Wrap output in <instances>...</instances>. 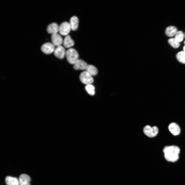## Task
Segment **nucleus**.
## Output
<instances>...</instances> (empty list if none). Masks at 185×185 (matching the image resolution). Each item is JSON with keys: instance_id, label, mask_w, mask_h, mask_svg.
Wrapping results in <instances>:
<instances>
[{"instance_id": "423d86ee", "label": "nucleus", "mask_w": 185, "mask_h": 185, "mask_svg": "<svg viewBox=\"0 0 185 185\" xmlns=\"http://www.w3.org/2000/svg\"><path fill=\"white\" fill-rule=\"evenodd\" d=\"M55 46L52 43L47 42L43 44L41 47V50L44 53L49 54L54 52Z\"/></svg>"}, {"instance_id": "f3484780", "label": "nucleus", "mask_w": 185, "mask_h": 185, "mask_svg": "<svg viewBox=\"0 0 185 185\" xmlns=\"http://www.w3.org/2000/svg\"><path fill=\"white\" fill-rule=\"evenodd\" d=\"M85 70L92 76L96 75L98 72V70L96 67L92 65H88Z\"/></svg>"}, {"instance_id": "39448f33", "label": "nucleus", "mask_w": 185, "mask_h": 185, "mask_svg": "<svg viewBox=\"0 0 185 185\" xmlns=\"http://www.w3.org/2000/svg\"><path fill=\"white\" fill-rule=\"evenodd\" d=\"M71 30L69 23L65 22L62 23L59 26V32L61 35L66 36Z\"/></svg>"}, {"instance_id": "2eb2a0df", "label": "nucleus", "mask_w": 185, "mask_h": 185, "mask_svg": "<svg viewBox=\"0 0 185 185\" xmlns=\"http://www.w3.org/2000/svg\"><path fill=\"white\" fill-rule=\"evenodd\" d=\"M5 181L7 185H19L18 179L16 177L7 176L5 178Z\"/></svg>"}, {"instance_id": "4468645a", "label": "nucleus", "mask_w": 185, "mask_h": 185, "mask_svg": "<svg viewBox=\"0 0 185 185\" xmlns=\"http://www.w3.org/2000/svg\"><path fill=\"white\" fill-rule=\"evenodd\" d=\"M71 29L73 31H75L78 28L79 20L78 18L76 16H72L70 19L69 22Z\"/></svg>"}, {"instance_id": "412c9836", "label": "nucleus", "mask_w": 185, "mask_h": 185, "mask_svg": "<svg viewBox=\"0 0 185 185\" xmlns=\"http://www.w3.org/2000/svg\"><path fill=\"white\" fill-rule=\"evenodd\" d=\"M174 36L175 39L179 43L182 41L184 37V34L181 31H178Z\"/></svg>"}, {"instance_id": "dca6fc26", "label": "nucleus", "mask_w": 185, "mask_h": 185, "mask_svg": "<svg viewBox=\"0 0 185 185\" xmlns=\"http://www.w3.org/2000/svg\"><path fill=\"white\" fill-rule=\"evenodd\" d=\"M63 44L65 47L70 48L74 45V42L70 36L68 35L64 38Z\"/></svg>"}, {"instance_id": "9b49d317", "label": "nucleus", "mask_w": 185, "mask_h": 185, "mask_svg": "<svg viewBox=\"0 0 185 185\" xmlns=\"http://www.w3.org/2000/svg\"><path fill=\"white\" fill-rule=\"evenodd\" d=\"M18 180L19 185H30L31 178L26 174H21L19 177Z\"/></svg>"}, {"instance_id": "0eeeda50", "label": "nucleus", "mask_w": 185, "mask_h": 185, "mask_svg": "<svg viewBox=\"0 0 185 185\" xmlns=\"http://www.w3.org/2000/svg\"><path fill=\"white\" fill-rule=\"evenodd\" d=\"M51 40L53 44L57 47L61 45L63 41L61 36L58 33L52 35Z\"/></svg>"}, {"instance_id": "9d476101", "label": "nucleus", "mask_w": 185, "mask_h": 185, "mask_svg": "<svg viewBox=\"0 0 185 185\" xmlns=\"http://www.w3.org/2000/svg\"><path fill=\"white\" fill-rule=\"evenodd\" d=\"M87 65L85 61L79 59L73 64V68L76 70H85Z\"/></svg>"}, {"instance_id": "6ab92c4d", "label": "nucleus", "mask_w": 185, "mask_h": 185, "mask_svg": "<svg viewBox=\"0 0 185 185\" xmlns=\"http://www.w3.org/2000/svg\"><path fill=\"white\" fill-rule=\"evenodd\" d=\"M168 42L169 44L174 48H177L180 46V43L177 42L174 38L169 39L168 40Z\"/></svg>"}, {"instance_id": "6e6552de", "label": "nucleus", "mask_w": 185, "mask_h": 185, "mask_svg": "<svg viewBox=\"0 0 185 185\" xmlns=\"http://www.w3.org/2000/svg\"><path fill=\"white\" fill-rule=\"evenodd\" d=\"M168 128L169 131L174 136L178 135L180 133V127L178 125L175 123H170L168 126Z\"/></svg>"}, {"instance_id": "20e7f679", "label": "nucleus", "mask_w": 185, "mask_h": 185, "mask_svg": "<svg viewBox=\"0 0 185 185\" xmlns=\"http://www.w3.org/2000/svg\"><path fill=\"white\" fill-rule=\"evenodd\" d=\"M79 79L82 83L86 85L91 84L94 81L92 76L86 71L82 72L80 73Z\"/></svg>"}, {"instance_id": "f8f14e48", "label": "nucleus", "mask_w": 185, "mask_h": 185, "mask_svg": "<svg viewBox=\"0 0 185 185\" xmlns=\"http://www.w3.org/2000/svg\"><path fill=\"white\" fill-rule=\"evenodd\" d=\"M178 31L176 27L173 26H170L166 28L165 32L167 36L172 37L175 36Z\"/></svg>"}, {"instance_id": "7ed1b4c3", "label": "nucleus", "mask_w": 185, "mask_h": 185, "mask_svg": "<svg viewBox=\"0 0 185 185\" xmlns=\"http://www.w3.org/2000/svg\"><path fill=\"white\" fill-rule=\"evenodd\" d=\"M144 134L148 137H153L156 136L158 133V129L156 126L151 127L149 125L145 126L143 128Z\"/></svg>"}, {"instance_id": "aec40b11", "label": "nucleus", "mask_w": 185, "mask_h": 185, "mask_svg": "<svg viewBox=\"0 0 185 185\" xmlns=\"http://www.w3.org/2000/svg\"><path fill=\"white\" fill-rule=\"evenodd\" d=\"M85 89L89 95L93 96L95 94V88L91 84L86 85L85 87Z\"/></svg>"}, {"instance_id": "1a4fd4ad", "label": "nucleus", "mask_w": 185, "mask_h": 185, "mask_svg": "<svg viewBox=\"0 0 185 185\" xmlns=\"http://www.w3.org/2000/svg\"><path fill=\"white\" fill-rule=\"evenodd\" d=\"M66 52L64 48L61 45L58 46L55 49L54 53L57 58L62 59L66 55Z\"/></svg>"}, {"instance_id": "b1692460", "label": "nucleus", "mask_w": 185, "mask_h": 185, "mask_svg": "<svg viewBox=\"0 0 185 185\" xmlns=\"http://www.w3.org/2000/svg\"><path fill=\"white\" fill-rule=\"evenodd\" d=\"M184 44L185 45V41H184Z\"/></svg>"}, {"instance_id": "4be33fe9", "label": "nucleus", "mask_w": 185, "mask_h": 185, "mask_svg": "<svg viewBox=\"0 0 185 185\" xmlns=\"http://www.w3.org/2000/svg\"><path fill=\"white\" fill-rule=\"evenodd\" d=\"M183 51L185 53V45L183 47Z\"/></svg>"}, {"instance_id": "5701e85b", "label": "nucleus", "mask_w": 185, "mask_h": 185, "mask_svg": "<svg viewBox=\"0 0 185 185\" xmlns=\"http://www.w3.org/2000/svg\"><path fill=\"white\" fill-rule=\"evenodd\" d=\"M184 38H185V33H184Z\"/></svg>"}, {"instance_id": "f257e3e1", "label": "nucleus", "mask_w": 185, "mask_h": 185, "mask_svg": "<svg viewBox=\"0 0 185 185\" xmlns=\"http://www.w3.org/2000/svg\"><path fill=\"white\" fill-rule=\"evenodd\" d=\"M180 149L175 145L166 146L163 149L164 157L168 161L175 162L179 159Z\"/></svg>"}, {"instance_id": "f03ea898", "label": "nucleus", "mask_w": 185, "mask_h": 185, "mask_svg": "<svg viewBox=\"0 0 185 185\" xmlns=\"http://www.w3.org/2000/svg\"><path fill=\"white\" fill-rule=\"evenodd\" d=\"M66 56L68 62L73 64L79 59V55L77 51L74 49L69 48L66 52Z\"/></svg>"}, {"instance_id": "ddd939ff", "label": "nucleus", "mask_w": 185, "mask_h": 185, "mask_svg": "<svg viewBox=\"0 0 185 185\" xmlns=\"http://www.w3.org/2000/svg\"><path fill=\"white\" fill-rule=\"evenodd\" d=\"M59 26L55 23H52L50 24L47 29V32L52 35L57 33L59 32Z\"/></svg>"}, {"instance_id": "a211bd4d", "label": "nucleus", "mask_w": 185, "mask_h": 185, "mask_svg": "<svg viewBox=\"0 0 185 185\" xmlns=\"http://www.w3.org/2000/svg\"><path fill=\"white\" fill-rule=\"evenodd\" d=\"M176 57L178 61L182 64H185V53L183 51L178 52Z\"/></svg>"}]
</instances>
